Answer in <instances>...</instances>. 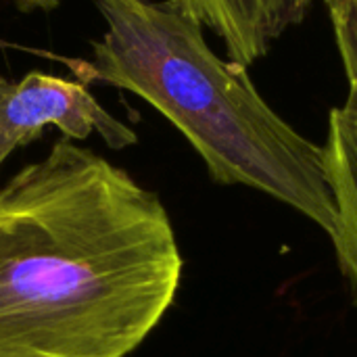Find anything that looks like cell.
Instances as JSON below:
<instances>
[{
    "label": "cell",
    "instance_id": "8992f818",
    "mask_svg": "<svg viewBox=\"0 0 357 357\" xmlns=\"http://www.w3.org/2000/svg\"><path fill=\"white\" fill-rule=\"evenodd\" d=\"M335 42H337L343 69L347 75V84H349V94L345 102L357 107V21L343 33L335 36Z\"/></svg>",
    "mask_w": 357,
    "mask_h": 357
},
{
    "label": "cell",
    "instance_id": "ba28073f",
    "mask_svg": "<svg viewBox=\"0 0 357 357\" xmlns=\"http://www.w3.org/2000/svg\"><path fill=\"white\" fill-rule=\"evenodd\" d=\"M13 2H17L21 10H33V8L50 10V8H54L61 0H13Z\"/></svg>",
    "mask_w": 357,
    "mask_h": 357
},
{
    "label": "cell",
    "instance_id": "5b68a950",
    "mask_svg": "<svg viewBox=\"0 0 357 357\" xmlns=\"http://www.w3.org/2000/svg\"><path fill=\"white\" fill-rule=\"evenodd\" d=\"M324 151L326 176L337 209L333 243L341 270L357 295V107L341 105L331 111Z\"/></svg>",
    "mask_w": 357,
    "mask_h": 357
},
{
    "label": "cell",
    "instance_id": "7a4b0ae2",
    "mask_svg": "<svg viewBox=\"0 0 357 357\" xmlns=\"http://www.w3.org/2000/svg\"><path fill=\"white\" fill-rule=\"evenodd\" d=\"M107 23L92 61H71L82 84L130 90L172 121L220 184L261 190L331 238L337 209L324 151L289 126L245 67L220 59L203 25L174 0H96Z\"/></svg>",
    "mask_w": 357,
    "mask_h": 357
},
{
    "label": "cell",
    "instance_id": "52a82bcc",
    "mask_svg": "<svg viewBox=\"0 0 357 357\" xmlns=\"http://www.w3.org/2000/svg\"><path fill=\"white\" fill-rule=\"evenodd\" d=\"M328 8L335 36L343 33L357 21V0H322Z\"/></svg>",
    "mask_w": 357,
    "mask_h": 357
},
{
    "label": "cell",
    "instance_id": "277c9868",
    "mask_svg": "<svg viewBox=\"0 0 357 357\" xmlns=\"http://www.w3.org/2000/svg\"><path fill=\"white\" fill-rule=\"evenodd\" d=\"M314 0H174L224 42L232 63L253 65L293 25L301 23Z\"/></svg>",
    "mask_w": 357,
    "mask_h": 357
},
{
    "label": "cell",
    "instance_id": "3957f363",
    "mask_svg": "<svg viewBox=\"0 0 357 357\" xmlns=\"http://www.w3.org/2000/svg\"><path fill=\"white\" fill-rule=\"evenodd\" d=\"M54 126L67 140L98 134L109 149L138 142L136 132L115 119L90 94L88 86L50 73L29 71L19 82L0 75V165Z\"/></svg>",
    "mask_w": 357,
    "mask_h": 357
},
{
    "label": "cell",
    "instance_id": "6da1fadb",
    "mask_svg": "<svg viewBox=\"0 0 357 357\" xmlns=\"http://www.w3.org/2000/svg\"><path fill=\"white\" fill-rule=\"evenodd\" d=\"M161 199L61 138L0 186V357H128L182 280Z\"/></svg>",
    "mask_w": 357,
    "mask_h": 357
}]
</instances>
